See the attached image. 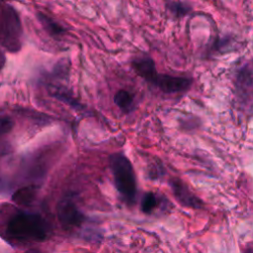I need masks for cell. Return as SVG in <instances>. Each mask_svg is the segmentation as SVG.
Segmentation results:
<instances>
[{
  "label": "cell",
  "mask_w": 253,
  "mask_h": 253,
  "mask_svg": "<svg viewBox=\"0 0 253 253\" xmlns=\"http://www.w3.org/2000/svg\"><path fill=\"white\" fill-rule=\"evenodd\" d=\"M49 234L47 221L39 213L17 212L7 221L5 235L17 242L42 241Z\"/></svg>",
  "instance_id": "6da1fadb"
},
{
  "label": "cell",
  "mask_w": 253,
  "mask_h": 253,
  "mask_svg": "<svg viewBox=\"0 0 253 253\" xmlns=\"http://www.w3.org/2000/svg\"><path fill=\"white\" fill-rule=\"evenodd\" d=\"M110 167L119 194L127 205L133 204L136 197V180L129 159L122 153H114L110 156Z\"/></svg>",
  "instance_id": "7a4b0ae2"
},
{
  "label": "cell",
  "mask_w": 253,
  "mask_h": 253,
  "mask_svg": "<svg viewBox=\"0 0 253 253\" xmlns=\"http://www.w3.org/2000/svg\"><path fill=\"white\" fill-rule=\"evenodd\" d=\"M23 29L16 10L10 5L5 6L0 15V43L10 52L21 49Z\"/></svg>",
  "instance_id": "3957f363"
},
{
  "label": "cell",
  "mask_w": 253,
  "mask_h": 253,
  "mask_svg": "<svg viewBox=\"0 0 253 253\" xmlns=\"http://www.w3.org/2000/svg\"><path fill=\"white\" fill-rule=\"evenodd\" d=\"M57 217L65 229H72L80 226L84 220L83 213L71 198L64 197L57 205Z\"/></svg>",
  "instance_id": "277c9868"
},
{
  "label": "cell",
  "mask_w": 253,
  "mask_h": 253,
  "mask_svg": "<svg viewBox=\"0 0 253 253\" xmlns=\"http://www.w3.org/2000/svg\"><path fill=\"white\" fill-rule=\"evenodd\" d=\"M170 188L179 204L186 208L199 210L204 207L203 201L197 197L190 188L179 179H172L170 181Z\"/></svg>",
  "instance_id": "5b68a950"
},
{
  "label": "cell",
  "mask_w": 253,
  "mask_h": 253,
  "mask_svg": "<svg viewBox=\"0 0 253 253\" xmlns=\"http://www.w3.org/2000/svg\"><path fill=\"white\" fill-rule=\"evenodd\" d=\"M162 92L167 94L181 93L187 91L192 85V79L183 76H173L169 74H157L153 83Z\"/></svg>",
  "instance_id": "8992f818"
},
{
  "label": "cell",
  "mask_w": 253,
  "mask_h": 253,
  "mask_svg": "<svg viewBox=\"0 0 253 253\" xmlns=\"http://www.w3.org/2000/svg\"><path fill=\"white\" fill-rule=\"evenodd\" d=\"M131 66L138 76L153 85L158 73L155 63L151 57L142 56L135 58L134 60H132Z\"/></svg>",
  "instance_id": "52a82bcc"
},
{
  "label": "cell",
  "mask_w": 253,
  "mask_h": 253,
  "mask_svg": "<svg viewBox=\"0 0 253 253\" xmlns=\"http://www.w3.org/2000/svg\"><path fill=\"white\" fill-rule=\"evenodd\" d=\"M237 95L242 101L251 102L252 96V69L251 65L248 64L238 71L236 77Z\"/></svg>",
  "instance_id": "ba28073f"
},
{
  "label": "cell",
  "mask_w": 253,
  "mask_h": 253,
  "mask_svg": "<svg viewBox=\"0 0 253 253\" xmlns=\"http://www.w3.org/2000/svg\"><path fill=\"white\" fill-rule=\"evenodd\" d=\"M37 18L40 21V23L42 24L44 31L50 37H52L54 39H58V38H61L65 34V29L59 23H57L54 19L49 17L48 15H46L42 12H39L37 14Z\"/></svg>",
  "instance_id": "9c48e42d"
},
{
  "label": "cell",
  "mask_w": 253,
  "mask_h": 253,
  "mask_svg": "<svg viewBox=\"0 0 253 253\" xmlns=\"http://www.w3.org/2000/svg\"><path fill=\"white\" fill-rule=\"evenodd\" d=\"M115 104L124 112V113H130L134 107L133 96L126 90L121 89L119 90L114 97Z\"/></svg>",
  "instance_id": "30bf717a"
},
{
  "label": "cell",
  "mask_w": 253,
  "mask_h": 253,
  "mask_svg": "<svg viewBox=\"0 0 253 253\" xmlns=\"http://www.w3.org/2000/svg\"><path fill=\"white\" fill-rule=\"evenodd\" d=\"M35 195H36V190L33 187H29V188L27 187L16 192L15 195L13 196V200L16 201L17 203L27 205L33 201Z\"/></svg>",
  "instance_id": "8fae6325"
},
{
  "label": "cell",
  "mask_w": 253,
  "mask_h": 253,
  "mask_svg": "<svg viewBox=\"0 0 253 253\" xmlns=\"http://www.w3.org/2000/svg\"><path fill=\"white\" fill-rule=\"evenodd\" d=\"M158 205V200L157 197L154 195L152 192H147L144 194L142 200H141V211L144 213H149L151 212Z\"/></svg>",
  "instance_id": "7c38bea8"
},
{
  "label": "cell",
  "mask_w": 253,
  "mask_h": 253,
  "mask_svg": "<svg viewBox=\"0 0 253 253\" xmlns=\"http://www.w3.org/2000/svg\"><path fill=\"white\" fill-rule=\"evenodd\" d=\"M167 9L174 15L175 17H183L187 15L190 11V7L183 2H177V1H169L166 5Z\"/></svg>",
  "instance_id": "4fadbf2b"
},
{
  "label": "cell",
  "mask_w": 253,
  "mask_h": 253,
  "mask_svg": "<svg viewBox=\"0 0 253 253\" xmlns=\"http://www.w3.org/2000/svg\"><path fill=\"white\" fill-rule=\"evenodd\" d=\"M14 126L13 121L6 116H0V135L9 132Z\"/></svg>",
  "instance_id": "5bb4252c"
},
{
  "label": "cell",
  "mask_w": 253,
  "mask_h": 253,
  "mask_svg": "<svg viewBox=\"0 0 253 253\" xmlns=\"http://www.w3.org/2000/svg\"><path fill=\"white\" fill-rule=\"evenodd\" d=\"M25 253H42V252L38 249H30V250H27Z\"/></svg>",
  "instance_id": "9a60e30c"
},
{
  "label": "cell",
  "mask_w": 253,
  "mask_h": 253,
  "mask_svg": "<svg viewBox=\"0 0 253 253\" xmlns=\"http://www.w3.org/2000/svg\"><path fill=\"white\" fill-rule=\"evenodd\" d=\"M245 253H253V252H252V249H251V248H248Z\"/></svg>",
  "instance_id": "2e32d148"
},
{
  "label": "cell",
  "mask_w": 253,
  "mask_h": 253,
  "mask_svg": "<svg viewBox=\"0 0 253 253\" xmlns=\"http://www.w3.org/2000/svg\"><path fill=\"white\" fill-rule=\"evenodd\" d=\"M4 1H7V0H0V4H1V3H3Z\"/></svg>",
  "instance_id": "e0dca14e"
}]
</instances>
